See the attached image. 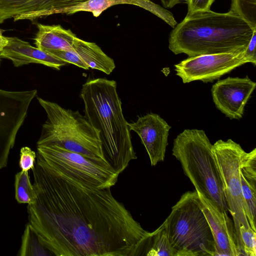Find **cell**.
Instances as JSON below:
<instances>
[{
	"instance_id": "3957f363",
	"label": "cell",
	"mask_w": 256,
	"mask_h": 256,
	"mask_svg": "<svg viewBox=\"0 0 256 256\" xmlns=\"http://www.w3.org/2000/svg\"><path fill=\"white\" fill-rule=\"evenodd\" d=\"M80 96L85 118L99 132L104 159L116 172L122 173L137 156L116 81L88 79L82 86Z\"/></svg>"
},
{
	"instance_id": "484cf974",
	"label": "cell",
	"mask_w": 256,
	"mask_h": 256,
	"mask_svg": "<svg viewBox=\"0 0 256 256\" xmlns=\"http://www.w3.org/2000/svg\"><path fill=\"white\" fill-rule=\"evenodd\" d=\"M188 5V13L210 10L215 0H186Z\"/></svg>"
},
{
	"instance_id": "52a82bcc",
	"label": "cell",
	"mask_w": 256,
	"mask_h": 256,
	"mask_svg": "<svg viewBox=\"0 0 256 256\" xmlns=\"http://www.w3.org/2000/svg\"><path fill=\"white\" fill-rule=\"evenodd\" d=\"M37 153L52 168L94 188H110L119 174L104 160H96L55 144L37 146Z\"/></svg>"
},
{
	"instance_id": "4fadbf2b",
	"label": "cell",
	"mask_w": 256,
	"mask_h": 256,
	"mask_svg": "<svg viewBox=\"0 0 256 256\" xmlns=\"http://www.w3.org/2000/svg\"><path fill=\"white\" fill-rule=\"evenodd\" d=\"M130 130L136 132L148 154L152 166L164 159L168 136L171 126L158 114L148 113L128 122Z\"/></svg>"
},
{
	"instance_id": "ac0fdd59",
	"label": "cell",
	"mask_w": 256,
	"mask_h": 256,
	"mask_svg": "<svg viewBox=\"0 0 256 256\" xmlns=\"http://www.w3.org/2000/svg\"><path fill=\"white\" fill-rule=\"evenodd\" d=\"M137 256H176L168 240L164 223L143 240Z\"/></svg>"
},
{
	"instance_id": "cb8c5ba5",
	"label": "cell",
	"mask_w": 256,
	"mask_h": 256,
	"mask_svg": "<svg viewBox=\"0 0 256 256\" xmlns=\"http://www.w3.org/2000/svg\"><path fill=\"white\" fill-rule=\"evenodd\" d=\"M51 55L78 67L88 70L89 68L74 50H52L46 52Z\"/></svg>"
},
{
	"instance_id": "4316f807",
	"label": "cell",
	"mask_w": 256,
	"mask_h": 256,
	"mask_svg": "<svg viewBox=\"0 0 256 256\" xmlns=\"http://www.w3.org/2000/svg\"><path fill=\"white\" fill-rule=\"evenodd\" d=\"M256 32H254L245 50L244 56L248 60V62L252 64L254 66H256Z\"/></svg>"
},
{
	"instance_id": "7a4b0ae2",
	"label": "cell",
	"mask_w": 256,
	"mask_h": 256,
	"mask_svg": "<svg viewBox=\"0 0 256 256\" xmlns=\"http://www.w3.org/2000/svg\"><path fill=\"white\" fill-rule=\"evenodd\" d=\"M255 32L256 28L230 11L187 13L170 33L168 48L175 54L188 57L238 52L246 50Z\"/></svg>"
},
{
	"instance_id": "8992f818",
	"label": "cell",
	"mask_w": 256,
	"mask_h": 256,
	"mask_svg": "<svg viewBox=\"0 0 256 256\" xmlns=\"http://www.w3.org/2000/svg\"><path fill=\"white\" fill-rule=\"evenodd\" d=\"M37 99L47 116L37 146L55 144L94 160H105L99 132L84 116L54 102Z\"/></svg>"
},
{
	"instance_id": "7402d4cb",
	"label": "cell",
	"mask_w": 256,
	"mask_h": 256,
	"mask_svg": "<svg viewBox=\"0 0 256 256\" xmlns=\"http://www.w3.org/2000/svg\"><path fill=\"white\" fill-rule=\"evenodd\" d=\"M229 11L256 28V0H232Z\"/></svg>"
},
{
	"instance_id": "e0dca14e",
	"label": "cell",
	"mask_w": 256,
	"mask_h": 256,
	"mask_svg": "<svg viewBox=\"0 0 256 256\" xmlns=\"http://www.w3.org/2000/svg\"><path fill=\"white\" fill-rule=\"evenodd\" d=\"M73 48L89 68L110 74L116 68L114 60L96 43L86 42L76 37Z\"/></svg>"
},
{
	"instance_id": "7c38bea8",
	"label": "cell",
	"mask_w": 256,
	"mask_h": 256,
	"mask_svg": "<svg viewBox=\"0 0 256 256\" xmlns=\"http://www.w3.org/2000/svg\"><path fill=\"white\" fill-rule=\"evenodd\" d=\"M88 0H0V24L13 18L14 22L64 12Z\"/></svg>"
},
{
	"instance_id": "603a6c76",
	"label": "cell",
	"mask_w": 256,
	"mask_h": 256,
	"mask_svg": "<svg viewBox=\"0 0 256 256\" xmlns=\"http://www.w3.org/2000/svg\"><path fill=\"white\" fill-rule=\"evenodd\" d=\"M241 242L244 256H256V232L251 227L240 228Z\"/></svg>"
},
{
	"instance_id": "9c48e42d",
	"label": "cell",
	"mask_w": 256,
	"mask_h": 256,
	"mask_svg": "<svg viewBox=\"0 0 256 256\" xmlns=\"http://www.w3.org/2000/svg\"><path fill=\"white\" fill-rule=\"evenodd\" d=\"M36 93V90L8 91L0 89V170L7 166L17 132Z\"/></svg>"
},
{
	"instance_id": "83f0119b",
	"label": "cell",
	"mask_w": 256,
	"mask_h": 256,
	"mask_svg": "<svg viewBox=\"0 0 256 256\" xmlns=\"http://www.w3.org/2000/svg\"><path fill=\"white\" fill-rule=\"evenodd\" d=\"M164 8H170L180 3L182 0H160Z\"/></svg>"
},
{
	"instance_id": "5bb4252c",
	"label": "cell",
	"mask_w": 256,
	"mask_h": 256,
	"mask_svg": "<svg viewBox=\"0 0 256 256\" xmlns=\"http://www.w3.org/2000/svg\"><path fill=\"white\" fill-rule=\"evenodd\" d=\"M202 212L214 237L216 254L240 256L234 225L227 212L220 209L210 200L198 192Z\"/></svg>"
},
{
	"instance_id": "d4e9b609",
	"label": "cell",
	"mask_w": 256,
	"mask_h": 256,
	"mask_svg": "<svg viewBox=\"0 0 256 256\" xmlns=\"http://www.w3.org/2000/svg\"><path fill=\"white\" fill-rule=\"evenodd\" d=\"M36 154L29 147L22 148L20 151L19 166L23 171H28L32 170L36 164Z\"/></svg>"
},
{
	"instance_id": "6da1fadb",
	"label": "cell",
	"mask_w": 256,
	"mask_h": 256,
	"mask_svg": "<svg viewBox=\"0 0 256 256\" xmlns=\"http://www.w3.org/2000/svg\"><path fill=\"white\" fill-rule=\"evenodd\" d=\"M36 158L28 222L52 256H136L149 232L110 188L88 187Z\"/></svg>"
},
{
	"instance_id": "8fae6325",
	"label": "cell",
	"mask_w": 256,
	"mask_h": 256,
	"mask_svg": "<svg viewBox=\"0 0 256 256\" xmlns=\"http://www.w3.org/2000/svg\"><path fill=\"white\" fill-rule=\"evenodd\" d=\"M256 86V83L248 76L244 78L229 76L219 80L211 90L214 102L226 117L240 120Z\"/></svg>"
},
{
	"instance_id": "ffe728a7",
	"label": "cell",
	"mask_w": 256,
	"mask_h": 256,
	"mask_svg": "<svg viewBox=\"0 0 256 256\" xmlns=\"http://www.w3.org/2000/svg\"><path fill=\"white\" fill-rule=\"evenodd\" d=\"M15 198L20 204H32L34 200V192L31 184L28 171L18 172L15 176Z\"/></svg>"
},
{
	"instance_id": "5b68a950",
	"label": "cell",
	"mask_w": 256,
	"mask_h": 256,
	"mask_svg": "<svg viewBox=\"0 0 256 256\" xmlns=\"http://www.w3.org/2000/svg\"><path fill=\"white\" fill-rule=\"evenodd\" d=\"M163 223L176 256H215L212 234L196 190L184 193Z\"/></svg>"
},
{
	"instance_id": "2e32d148",
	"label": "cell",
	"mask_w": 256,
	"mask_h": 256,
	"mask_svg": "<svg viewBox=\"0 0 256 256\" xmlns=\"http://www.w3.org/2000/svg\"><path fill=\"white\" fill-rule=\"evenodd\" d=\"M38 32L34 38L36 47L44 52L52 50H74L73 44L76 37L70 30L60 25H37Z\"/></svg>"
},
{
	"instance_id": "d6986e66",
	"label": "cell",
	"mask_w": 256,
	"mask_h": 256,
	"mask_svg": "<svg viewBox=\"0 0 256 256\" xmlns=\"http://www.w3.org/2000/svg\"><path fill=\"white\" fill-rule=\"evenodd\" d=\"M20 256H52L36 229L28 222L22 238L18 251Z\"/></svg>"
},
{
	"instance_id": "ba28073f",
	"label": "cell",
	"mask_w": 256,
	"mask_h": 256,
	"mask_svg": "<svg viewBox=\"0 0 256 256\" xmlns=\"http://www.w3.org/2000/svg\"><path fill=\"white\" fill-rule=\"evenodd\" d=\"M212 151L220 172L223 190L232 215L238 246L241 256H244L241 242L240 228L250 227L248 210L242 192L240 168L246 152L241 146L232 139L219 140L212 144Z\"/></svg>"
},
{
	"instance_id": "9a60e30c",
	"label": "cell",
	"mask_w": 256,
	"mask_h": 256,
	"mask_svg": "<svg viewBox=\"0 0 256 256\" xmlns=\"http://www.w3.org/2000/svg\"><path fill=\"white\" fill-rule=\"evenodd\" d=\"M7 38L8 44L0 52V57L11 60L15 66L36 63L60 70L67 64L18 38Z\"/></svg>"
},
{
	"instance_id": "f1b7e54d",
	"label": "cell",
	"mask_w": 256,
	"mask_h": 256,
	"mask_svg": "<svg viewBox=\"0 0 256 256\" xmlns=\"http://www.w3.org/2000/svg\"><path fill=\"white\" fill-rule=\"evenodd\" d=\"M8 44L7 37L2 36V30H0V52Z\"/></svg>"
},
{
	"instance_id": "277c9868",
	"label": "cell",
	"mask_w": 256,
	"mask_h": 256,
	"mask_svg": "<svg viewBox=\"0 0 256 256\" xmlns=\"http://www.w3.org/2000/svg\"><path fill=\"white\" fill-rule=\"evenodd\" d=\"M172 154L196 190L223 211L228 208L212 144L204 131L186 129L174 140Z\"/></svg>"
},
{
	"instance_id": "30bf717a",
	"label": "cell",
	"mask_w": 256,
	"mask_h": 256,
	"mask_svg": "<svg viewBox=\"0 0 256 256\" xmlns=\"http://www.w3.org/2000/svg\"><path fill=\"white\" fill-rule=\"evenodd\" d=\"M244 50L190 56L174 64L176 74L183 83L194 80L212 82L246 63Z\"/></svg>"
},
{
	"instance_id": "44dd1931",
	"label": "cell",
	"mask_w": 256,
	"mask_h": 256,
	"mask_svg": "<svg viewBox=\"0 0 256 256\" xmlns=\"http://www.w3.org/2000/svg\"><path fill=\"white\" fill-rule=\"evenodd\" d=\"M120 4H127V0H88L66 10L64 14H70L86 12H92L95 17H98L106 10Z\"/></svg>"
}]
</instances>
